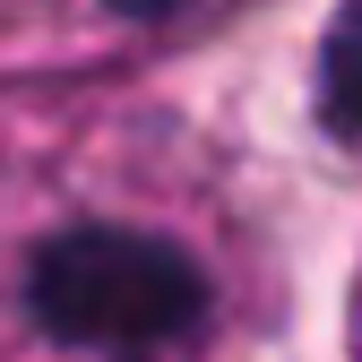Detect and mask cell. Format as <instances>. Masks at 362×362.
<instances>
[{"label": "cell", "instance_id": "3957f363", "mask_svg": "<svg viewBox=\"0 0 362 362\" xmlns=\"http://www.w3.org/2000/svg\"><path fill=\"white\" fill-rule=\"evenodd\" d=\"M121 18H139V26H164V18H190V9H207V0H112Z\"/></svg>", "mask_w": 362, "mask_h": 362}, {"label": "cell", "instance_id": "6da1fadb", "mask_svg": "<svg viewBox=\"0 0 362 362\" xmlns=\"http://www.w3.org/2000/svg\"><path fill=\"white\" fill-rule=\"evenodd\" d=\"M242 250L147 129L0 181V362H224Z\"/></svg>", "mask_w": 362, "mask_h": 362}, {"label": "cell", "instance_id": "7a4b0ae2", "mask_svg": "<svg viewBox=\"0 0 362 362\" xmlns=\"http://www.w3.org/2000/svg\"><path fill=\"white\" fill-rule=\"evenodd\" d=\"M320 121L337 139H362V0H345L320 43Z\"/></svg>", "mask_w": 362, "mask_h": 362}]
</instances>
